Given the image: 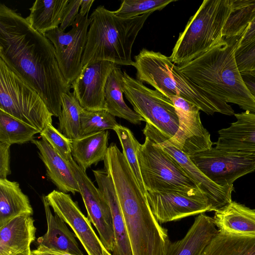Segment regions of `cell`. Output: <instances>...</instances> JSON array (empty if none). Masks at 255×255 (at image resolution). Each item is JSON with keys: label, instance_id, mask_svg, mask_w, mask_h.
I'll use <instances>...</instances> for the list:
<instances>
[{"label": "cell", "instance_id": "obj_13", "mask_svg": "<svg viewBox=\"0 0 255 255\" xmlns=\"http://www.w3.org/2000/svg\"><path fill=\"white\" fill-rule=\"evenodd\" d=\"M142 131L145 137L157 143L179 163L198 189L206 195L212 211H217L232 201L233 186L223 187L213 182L191 161L187 155L170 143L167 137L152 126L146 123Z\"/></svg>", "mask_w": 255, "mask_h": 255}, {"label": "cell", "instance_id": "obj_32", "mask_svg": "<svg viewBox=\"0 0 255 255\" xmlns=\"http://www.w3.org/2000/svg\"><path fill=\"white\" fill-rule=\"evenodd\" d=\"M40 133L36 128L0 110V142L10 145L32 141Z\"/></svg>", "mask_w": 255, "mask_h": 255}, {"label": "cell", "instance_id": "obj_15", "mask_svg": "<svg viewBox=\"0 0 255 255\" xmlns=\"http://www.w3.org/2000/svg\"><path fill=\"white\" fill-rule=\"evenodd\" d=\"M45 196L54 214L72 229L88 255H112L70 194L54 190Z\"/></svg>", "mask_w": 255, "mask_h": 255}, {"label": "cell", "instance_id": "obj_12", "mask_svg": "<svg viewBox=\"0 0 255 255\" xmlns=\"http://www.w3.org/2000/svg\"><path fill=\"white\" fill-rule=\"evenodd\" d=\"M146 196L160 224L212 211L208 198L202 191L194 194L178 191H147Z\"/></svg>", "mask_w": 255, "mask_h": 255}, {"label": "cell", "instance_id": "obj_1", "mask_svg": "<svg viewBox=\"0 0 255 255\" xmlns=\"http://www.w3.org/2000/svg\"><path fill=\"white\" fill-rule=\"evenodd\" d=\"M0 58L40 96L50 113L59 117L62 97L71 85L59 67L55 49L26 18L0 4Z\"/></svg>", "mask_w": 255, "mask_h": 255}, {"label": "cell", "instance_id": "obj_7", "mask_svg": "<svg viewBox=\"0 0 255 255\" xmlns=\"http://www.w3.org/2000/svg\"><path fill=\"white\" fill-rule=\"evenodd\" d=\"M137 157L147 191H178L190 194L200 191L179 163L157 143L145 137Z\"/></svg>", "mask_w": 255, "mask_h": 255}, {"label": "cell", "instance_id": "obj_42", "mask_svg": "<svg viewBox=\"0 0 255 255\" xmlns=\"http://www.w3.org/2000/svg\"><path fill=\"white\" fill-rule=\"evenodd\" d=\"M32 255H73L70 254L48 250L40 246L32 251Z\"/></svg>", "mask_w": 255, "mask_h": 255}, {"label": "cell", "instance_id": "obj_25", "mask_svg": "<svg viewBox=\"0 0 255 255\" xmlns=\"http://www.w3.org/2000/svg\"><path fill=\"white\" fill-rule=\"evenodd\" d=\"M109 131L104 130L72 140V157L83 170L86 172L93 164L104 160L109 147Z\"/></svg>", "mask_w": 255, "mask_h": 255}, {"label": "cell", "instance_id": "obj_44", "mask_svg": "<svg viewBox=\"0 0 255 255\" xmlns=\"http://www.w3.org/2000/svg\"><path fill=\"white\" fill-rule=\"evenodd\" d=\"M16 255H32V251H31L30 249L24 252L16 254Z\"/></svg>", "mask_w": 255, "mask_h": 255}, {"label": "cell", "instance_id": "obj_27", "mask_svg": "<svg viewBox=\"0 0 255 255\" xmlns=\"http://www.w3.org/2000/svg\"><path fill=\"white\" fill-rule=\"evenodd\" d=\"M123 75L121 68L116 66L108 78L105 89L106 110L114 117L124 119L133 125H140L142 121H145L144 119L124 101Z\"/></svg>", "mask_w": 255, "mask_h": 255}, {"label": "cell", "instance_id": "obj_34", "mask_svg": "<svg viewBox=\"0 0 255 255\" xmlns=\"http://www.w3.org/2000/svg\"><path fill=\"white\" fill-rule=\"evenodd\" d=\"M80 120V137L108 129L114 130L119 125L115 117L106 110L91 111L84 109Z\"/></svg>", "mask_w": 255, "mask_h": 255}, {"label": "cell", "instance_id": "obj_18", "mask_svg": "<svg viewBox=\"0 0 255 255\" xmlns=\"http://www.w3.org/2000/svg\"><path fill=\"white\" fill-rule=\"evenodd\" d=\"M38 149L48 178L59 191L74 195L80 193L78 183L70 162L62 157L43 138L32 141Z\"/></svg>", "mask_w": 255, "mask_h": 255}, {"label": "cell", "instance_id": "obj_40", "mask_svg": "<svg viewBox=\"0 0 255 255\" xmlns=\"http://www.w3.org/2000/svg\"><path fill=\"white\" fill-rule=\"evenodd\" d=\"M255 39V17L243 34L238 47L246 45Z\"/></svg>", "mask_w": 255, "mask_h": 255}, {"label": "cell", "instance_id": "obj_20", "mask_svg": "<svg viewBox=\"0 0 255 255\" xmlns=\"http://www.w3.org/2000/svg\"><path fill=\"white\" fill-rule=\"evenodd\" d=\"M218 232L213 218L199 214L182 239L170 243L165 255H200Z\"/></svg>", "mask_w": 255, "mask_h": 255}, {"label": "cell", "instance_id": "obj_17", "mask_svg": "<svg viewBox=\"0 0 255 255\" xmlns=\"http://www.w3.org/2000/svg\"><path fill=\"white\" fill-rule=\"evenodd\" d=\"M117 65L108 61H100L83 66L71 87L74 96L84 110H106L105 86L109 76Z\"/></svg>", "mask_w": 255, "mask_h": 255}, {"label": "cell", "instance_id": "obj_21", "mask_svg": "<svg viewBox=\"0 0 255 255\" xmlns=\"http://www.w3.org/2000/svg\"><path fill=\"white\" fill-rule=\"evenodd\" d=\"M36 228L32 215L17 216L0 228V255H16L30 249Z\"/></svg>", "mask_w": 255, "mask_h": 255}, {"label": "cell", "instance_id": "obj_30", "mask_svg": "<svg viewBox=\"0 0 255 255\" xmlns=\"http://www.w3.org/2000/svg\"><path fill=\"white\" fill-rule=\"evenodd\" d=\"M255 17V0H232L231 11L223 28V38L242 35Z\"/></svg>", "mask_w": 255, "mask_h": 255}, {"label": "cell", "instance_id": "obj_6", "mask_svg": "<svg viewBox=\"0 0 255 255\" xmlns=\"http://www.w3.org/2000/svg\"><path fill=\"white\" fill-rule=\"evenodd\" d=\"M232 3V0H204L180 33L171 61L178 66L186 64L220 42Z\"/></svg>", "mask_w": 255, "mask_h": 255}, {"label": "cell", "instance_id": "obj_39", "mask_svg": "<svg viewBox=\"0 0 255 255\" xmlns=\"http://www.w3.org/2000/svg\"><path fill=\"white\" fill-rule=\"evenodd\" d=\"M11 145L0 142V178H6L11 174L10 168V146Z\"/></svg>", "mask_w": 255, "mask_h": 255}, {"label": "cell", "instance_id": "obj_2", "mask_svg": "<svg viewBox=\"0 0 255 255\" xmlns=\"http://www.w3.org/2000/svg\"><path fill=\"white\" fill-rule=\"evenodd\" d=\"M104 163L115 188L132 255H165L171 242L167 230L153 215L123 153L112 152Z\"/></svg>", "mask_w": 255, "mask_h": 255}, {"label": "cell", "instance_id": "obj_8", "mask_svg": "<svg viewBox=\"0 0 255 255\" xmlns=\"http://www.w3.org/2000/svg\"><path fill=\"white\" fill-rule=\"evenodd\" d=\"M0 110L40 132L53 115L39 94L0 58Z\"/></svg>", "mask_w": 255, "mask_h": 255}, {"label": "cell", "instance_id": "obj_4", "mask_svg": "<svg viewBox=\"0 0 255 255\" xmlns=\"http://www.w3.org/2000/svg\"><path fill=\"white\" fill-rule=\"evenodd\" d=\"M151 13L122 18L104 6H98L89 17L91 23L82 57V67L100 61L133 66L132 46L139 31Z\"/></svg>", "mask_w": 255, "mask_h": 255}, {"label": "cell", "instance_id": "obj_5", "mask_svg": "<svg viewBox=\"0 0 255 255\" xmlns=\"http://www.w3.org/2000/svg\"><path fill=\"white\" fill-rule=\"evenodd\" d=\"M134 60L137 79L149 84L167 98L181 97L208 115L235 114L228 103L203 90L183 74L169 57L143 48Z\"/></svg>", "mask_w": 255, "mask_h": 255}, {"label": "cell", "instance_id": "obj_36", "mask_svg": "<svg viewBox=\"0 0 255 255\" xmlns=\"http://www.w3.org/2000/svg\"><path fill=\"white\" fill-rule=\"evenodd\" d=\"M40 135L66 160L69 162L72 158V140L64 135L52 124H48Z\"/></svg>", "mask_w": 255, "mask_h": 255}, {"label": "cell", "instance_id": "obj_26", "mask_svg": "<svg viewBox=\"0 0 255 255\" xmlns=\"http://www.w3.org/2000/svg\"><path fill=\"white\" fill-rule=\"evenodd\" d=\"M33 213L29 198L19 183L0 178V228L17 216Z\"/></svg>", "mask_w": 255, "mask_h": 255}, {"label": "cell", "instance_id": "obj_35", "mask_svg": "<svg viewBox=\"0 0 255 255\" xmlns=\"http://www.w3.org/2000/svg\"><path fill=\"white\" fill-rule=\"evenodd\" d=\"M176 0H124L114 13L122 18H130L160 10Z\"/></svg>", "mask_w": 255, "mask_h": 255}, {"label": "cell", "instance_id": "obj_11", "mask_svg": "<svg viewBox=\"0 0 255 255\" xmlns=\"http://www.w3.org/2000/svg\"><path fill=\"white\" fill-rule=\"evenodd\" d=\"M90 23L88 15L79 13L69 31L65 32L58 27L44 35L53 44L60 69L71 85L82 68V57Z\"/></svg>", "mask_w": 255, "mask_h": 255}, {"label": "cell", "instance_id": "obj_24", "mask_svg": "<svg viewBox=\"0 0 255 255\" xmlns=\"http://www.w3.org/2000/svg\"><path fill=\"white\" fill-rule=\"evenodd\" d=\"M213 219L219 232L255 235V210L235 201H232L215 211Z\"/></svg>", "mask_w": 255, "mask_h": 255}, {"label": "cell", "instance_id": "obj_33", "mask_svg": "<svg viewBox=\"0 0 255 255\" xmlns=\"http://www.w3.org/2000/svg\"><path fill=\"white\" fill-rule=\"evenodd\" d=\"M117 133L121 143L123 153L126 158L139 186L144 195L147 191L144 185L137 157V151L140 144L128 128L119 125L114 130Z\"/></svg>", "mask_w": 255, "mask_h": 255}, {"label": "cell", "instance_id": "obj_10", "mask_svg": "<svg viewBox=\"0 0 255 255\" xmlns=\"http://www.w3.org/2000/svg\"><path fill=\"white\" fill-rule=\"evenodd\" d=\"M189 157L207 177L220 186H233L238 178L255 171V152L212 147Z\"/></svg>", "mask_w": 255, "mask_h": 255}, {"label": "cell", "instance_id": "obj_38", "mask_svg": "<svg viewBox=\"0 0 255 255\" xmlns=\"http://www.w3.org/2000/svg\"><path fill=\"white\" fill-rule=\"evenodd\" d=\"M82 0H70L64 11L60 29L64 31L69 26L72 25L76 20L78 10L81 4Z\"/></svg>", "mask_w": 255, "mask_h": 255}, {"label": "cell", "instance_id": "obj_41", "mask_svg": "<svg viewBox=\"0 0 255 255\" xmlns=\"http://www.w3.org/2000/svg\"><path fill=\"white\" fill-rule=\"evenodd\" d=\"M242 76L246 86L255 99V73L242 74Z\"/></svg>", "mask_w": 255, "mask_h": 255}, {"label": "cell", "instance_id": "obj_19", "mask_svg": "<svg viewBox=\"0 0 255 255\" xmlns=\"http://www.w3.org/2000/svg\"><path fill=\"white\" fill-rule=\"evenodd\" d=\"M98 188L108 203L112 215L115 245L112 255H132L123 216L112 180L104 169L93 170Z\"/></svg>", "mask_w": 255, "mask_h": 255}, {"label": "cell", "instance_id": "obj_31", "mask_svg": "<svg viewBox=\"0 0 255 255\" xmlns=\"http://www.w3.org/2000/svg\"><path fill=\"white\" fill-rule=\"evenodd\" d=\"M83 110L73 93L63 95L61 112L58 117V130L71 140L80 137V117Z\"/></svg>", "mask_w": 255, "mask_h": 255}, {"label": "cell", "instance_id": "obj_9", "mask_svg": "<svg viewBox=\"0 0 255 255\" xmlns=\"http://www.w3.org/2000/svg\"><path fill=\"white\" fill-rule=\"evenodd\" d=\"M122 88L134 111L147 123L161 132L168 139L177 132L179 120L171 100L156 90L146 87L123 72Z\"/></svg>", "mask_w": 255, "mask_h": 255}, {"label": "cell", "instance_id": "obj_23", "mask_svg": "<svg viewBox=\"0 0 255 255\" xmlns=\"http://www.w3.org/2000/svg\"><path fill=\"white\" fill-rule=\"evenodd\" d=\"M43 202L47 222V231L37 239L38 246L73 255H84L79 248L75 235L68 228L65 223L57 215H53L45 195Z\"/></svg>", "mask_w": 255, "mask_h": 255}, {"label": "cell", "instance_id": "obj_29", "mask_svg": "<svg viewBox=\"0 0 255 255\" xmlns=\"http://www.w3.org/2000/svg\"><path fill=\"white\" fill-rule=\"evenodd\" d=\"M200 255H255V235L219 231Z\"/></svg>", "mask_w": 255, "mask_h": 255}, {"label": "cell", "instance_id": "obj_22", "mask_svg": "<svg viewBox=\"0 0 255 255\" xmlns=\"http://www.w3.org/2000/svg\"><path fill=\"white\" fill-rule=\"evenodd\" d=\"M234 116L235 122L218 131L215 147L255 152V112L245 111Z\"/></svg>", "mask_w": 255, "mask_h": 255}, {"label": "cell", "instance_id": "obj_16", "mask_svg": "<svg viewBox=\"0 0 255 255\" xmlns=\"http://www.w3.org/2000/svg\"><path fill=\"white\" fill-rule=\"evenodd\" d=\"M69 162L77 180L88 218L96 228L106 249L112 252L115 245V236L110 206L98 188L95 186L86 172L77 164L73 157Z\"/></svg>", "mask_w": 255, "mask_h": 255}, {"label": "cell", "instance_id": "obj_37", "mask_svg": "<svg viewBox=\"0 0 255 255\" xmlns=\"http://www.w3.org/2000/svg\"><path fill=\"white\" fill-rule=\"evenodd\" d=\"M235 56L241 74L255 73V39L246 45L238 47Z\"/></svg>", "mask_w": 255, "mask_h": 255}, {"label": "cell", "instance_id": "obj_3", "mask_svg": "<svg viewBox=\"0 0 255 255\" xmlns=\"http://www.w3.org/2000/svg\"><path fill=\"white\" fill-rule=\"evenodd\" d=\"M242 35L223 38L203 55L178 66L183 74L207 93L227 103L237 105L245 111L255 112V99L244 82L236 59Z\"/></svg>", "mask_w": 255, "mask_h": 255}, {"label": "cell", "instance_id": "obj_43", "mask_svg": "<svg viewBox=\"0 0 255 255\" xmlns=\"http://www.w3.org/2000/svg\"><path fill=\"white\" fill-rule=\"evenodd\" d=\"M94 1V0H82L81 9L79 13L83 16L88 15L89 11Z\"/></svg>", "mask_w": 255, "mask_h": 255}, {"label": "cell", "instance_id": "obj_14", "mask_svg": "<svg viewBox=\"0 0 255 255\" xmlns=\"http://www.w3.org/2000/svg\"><path fill=\"white\" fill-rule=\"evenodd\" d=\"M173 102L179 120L175 134L168 141L188 156L210 149L214 143L210 134L203 127L200 109L181 97L168 98Z\"/></svg>", "mask_w": 255, "mask_h": 255}, {"label": "cell", "instance_id": "obj_28", "mask_svg": "<svg viewBox=\"0 0 255 255\" xmlns=\"http://www.w3.org/2000/svg\"><path fill=\"white\" fill-rule=\"evenodd\" d=\"M69 1L36 0L29 8L26 19L34 29L44 35L59 27Z\"/></svg>", "mask_w": 255, "mask_h": 255}]
</instances>
